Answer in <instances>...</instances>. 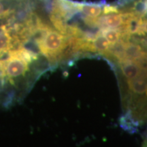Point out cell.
<instances>
[{
	"label": "cell",
	"mask_w": 147,
	"mask_h": 147,
	"mask_svg": "<svg viewBox=\"0 0 147 147\" xmlns=\"http://www.w3.org/2000/svg\"><path fill=\"white\" fill-rule=\"evenodd\" d=\"M37 59L36 53L25 48L10 51L8 57L0 60V82L14 84L29 71V64Z\"/></svg>",
	"instance_id": "1"
},
{
	"label": "cell",
	"mask_w": 147,
	"mask_h": 147,
	"mask_svg": "<svg viewBox=\"0 0 147 147\" xmlns=\"http://www.w3.org/2000/svg\"><path fill=\"white\" fill-rule=\"evenodd\" d=\"M32 36H37V44L42 54L51 62L56 61L66 47V38L39 18Z\"/></svg>",
	"instance_id": "2"
},
{
	"label": "cell",
	"mask_w": 147,
	"mask_h": 147,
	"mask_svg": "<svg viewBox=\"0 0 147 147\" xmlns=\"http://www.w3.org/2000/svg\"><path fill=\"white\" fill-rule=\"evenodd\" d=\"M18 45L10 23L0 26V59L13 50L14 47Z\"/></svg>",
	"instance_id": "3"
},
{
	"label": "cell",
	"mask_w": 147,
	"mask_h": 147,
	"mask_svg": "<svg viewBox=\"0 0 147 147\" xmlns=\"http://www.w3.org/2000/svg\"><path fill=\"white\" fill-rule=\"evenodd\" d=\"M75 7L77 12L90 18H97L103 13L104 10V6L100 3L75 2Z\"/></svg>",
	"instance_id": "4"
},
{
	"label": "cell",
	"mask_w": 147,
	"mask_h": 147,
	"mask_svg": "<svg viewBox=\"0 0 147 147\" xmlns=\"http://www.w3.org/2000/svg\"><path fill=\"white\" fill-rule=\"evenodd\" d=\"M123 31L121 28H103L102 35L105 37L110 44L115 45L119 41L121 37H122Z\"/></svg>",
	"instance_id": "5"
},
{
	"label": "cell",
	"mask_w": 147,
	"mask_h": 147,
	"mask_svg": "<svg viewBox=\"0 0 147 147\" xmlns=\"http://www.w3.org/2000/svg\"><path fill=\"white\" fill-rule=\"evenodd\" d=\"M110 47V43L103 35L95 37L92 44L93 50L101 53H105L108 51Z\"/></svg>",
	"instance_id": "6"
},
{
	"label": "cell",
	"mask_w": 147,
	"mask_h": 147,
	"mask_svg": "<svg viewBox=\"0 0 147 147\" xmlns=\"http://www.w3.org/2000/svg\"><path fill=\"white\" fill-rule=\"evenodd\" d=\"M15 10L9 6L8 3H5L4 0H0V19L7 18L14 15Z\"/></svg>",
	"instance_id": "7"
},
{
	"label": "cell",
	"mask_w": 147,
	"mask_h": 147,
	"mask_svg": "<svg viewBox=\"0 0 147 147\" xmlns=\"http://www.w3.org/2000/svg\"><path fill=\"white\" fill-rule=\"evenodd\" d=\"M142 1V14H147V0H144Z\"/></svg>",
	"instance_id": "8"
},
{
	"label": "cell",
	"mask_w": 147,
	"mask_h": 147,
	"mask_svg": "<svg viewBox=\"0 0 147 147\" xmlns=\"http://www.w3.org/2000/svg\"><path fill=\"white\" fill-rule=\"evenodd\" d=\"M144 146H147V139L145 140V141H144Z\"/></svg>",
	"instance_id": "9"
}]
</instances>
